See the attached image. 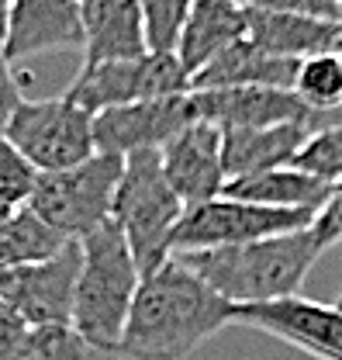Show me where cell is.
Returning a JSON list of instances; mask_svg holds the SVG:
<instances>
[{"label":"cell","mask_w":342,"mask_h":360,"mask_svg":"<svg viewBox=\"0 0 342 360\" xmlns=\"http://www.w3.org/2000/svg\"><path fill=\"white\" fill-rule=\"evenodd\" d=\"M125 156L114 153H93L84 163L66 170H45L35 180V191L28 198V208L63 239L80 243L86 232L111 219L114 191L121 180Z\"/></svg>","instance_id":"obj_5"},{"label":"cell","mask_w":342,"mask_h":360,"mask_svg":"<svg viewBox=\"0 0 342 360\" xmlns=\"http://www.w3.org/2000/svg\"><path fill=\"white\" fill-rule=\"evenodd\" d=\"M18 101H21V84L11 77L7 84H0V139H4V129H7V118H11V111L18 108Z\"/></svg>","instance_id":"obj_29"},{"label":"cell","mask_w":342,"mask_h":360,"mask_svg":"<svg viewBox=\"0 0 342 360\" xmlns=\"http://www.w3.org/2000/svg\"><path fill=\"white\" fill-rule=\"evenodd\" d=\"M246 39V7L239 0H194L180 42H176V59L194 77L204 70L214 56Z\"/></svg>","instance_id":"obj_17"},{"label":"cell","mask_w":342,"mask_h":360,"mask_svg":"<svg viewBox=\"0 0 342 360\" xmlns=\"http://www.w3.org/2000/svg\"><path fill=\"white\" fill-rule=\"evenodd\" d=\"M246 42L273 56H287V59L336 52L342 45V18H311V14H280V11L246 7Z\"/></svg>","instance_id":"obj_15"},{"label":"cell","mask_w":342,"mask_h":360,"mask_svg":"<svg viewBox=\"0 0 342 360\" xmlns=\"http://www.w3.org/2000/svg\"><path fill=\"white\" fill-rule=\"evenodd\" d=\"M163 174L183 201V208H194L201 201H211L225 191L228 174L221 160V129L211 122H190L159 149Z\"/></svg>","instance_id":"obj_13"},{"label":"cell","mask_w":342,"mask_h":360,"mask_svg":"<svg viewBox=\"0 0 342 360\" xmlns=\"http://www.w3.org/2000/svg\"><path fill=\"white\" fill-rule=\"evenodd\" d=\"M25 333H28V322L14 312L7 302H0V360L14 357V350L21 347Z\"/></svg>","instance_id":"obj_28"},{"label":"cell","mask_w":342,"mask_h":360,"mask_svg":"<svg viewBox=\"0 0 342 360\" xmlns=\"http://www.w3.org/2000/svg\"><path fill=\"white\" fill-rule=\"evenodd\" d=\"M232 326L266 333L318 360H342V309L325 302L291 295L277 302L232 305Z\"/></svg>","instance_id":"obj_11"},{"label":"cell","mask_w":342,"mask_h":360,"mask_svg":"<svg viewBox=\"0 0 342 360\" xmlns=\"http://www.w3.org/2000/svg\"><path fill=\"white\" fill-rule=\"evenodd\" d=\"M84 66L145 56V28L135 0H80Z\"/></svg>","instance_id":"obj_16"},{"label":"cell","mask_w":342,"mask_h":360,"mask_svg":"<svg viewBox=\"0 0 342 360\" xmlns=\"http://www.w3.org/2000/svg\"><path fill=\"white\" fill-rule=\"evenodd\" d=\"M311 129L301 122L263 125V129H228L221 132V160L228 180L249 177L270 167H284L298 156V149L311 139Z\"/></svg>","instance_id":"obj_19"},{"label":"cell","mask_w":342,"mask_h":360,"mask_svg":"<svg viewBox=\"0 0 342 360\" xmlns=\"http://www.w3.org/2000/svg\"><path fill=\"white\" fill-rule=\"evenodd\" d=\"M190 122H197L190 111V90L107 108L93 115V149L114 156H129L138 149H163Z\"/></svg>","instance_id":"obj_12"},{"label":"cell","mask_w":342,"mask_h":360,"mask_svg":"<svg viewBox=\"0 0 342 360\" xmlns=\"http://www.w3.org/2000/svg\"><path fill=\"white\" fill-rule=\"evenodd\" d=\"M336 56H339V63H342V45H339V49H336Z\"/></svg>","instance_id":"obj_33"},{"label":"cell","mask_w":342,"mask_h":360,"mask_svg":"<svg viewBox=\"0 0 342 360\" xmlns=\"http://www.w3.org/2000/svg\"><path fill=\"white\" fill-rule=\"evenodd\" d=\"M4 42H7V0H0V84H7L14 73H11V63L4 56Z\"/></svg>","instance_id":"obj_30"},{"label":"cell","mask_w":342,"mask_h":360,"mask_svg":"<svg viewBox=\"0 0 342 360\" xmlns=\"http://www.w3.org/2000/svg\"><path fill=\"white\" fill-rule=\"evenodd\" d=\"M39 167L18 149L11 146L7 139H0V205L18 212L28 205L32 191H35V180H39Z\"/></svg>","instance_id":"obj_25"},{"label":"cell","mask_w":342,"mask_h":360,"mask_svg":"<svg viewBox=\"0 0 342 360\" xmlns=\"http://www.w3.org/2000/svg\"><path fill=\"white\" fill-rule=\"evenodd\" d=\"M183 215V201L176 198L163 174L159 149L129 153L121 163V180L111 205V222L121 229L138 274H152L173 257V232Z\"/></svg>","instance_id":"obj_4"},{"label":"cell","mask_w":342,"mask_h":360,"mask_svg":"<svg viewBox=\"0 0 342 360\" xmlns=\"http://www.w3.org/2000/svg\"><path fill=\"white\" fill-rule=\"evenodd\" d=\"M11 360H121V354L93 347L73 326H35Z\"/></svg>","instance_id":"obj_22"},{"label":"cell","mask_w":342,"mask_h":360,"mask_svg":"<svg viewBox=\"0 0 342 360\" xmlns=\"http://www.w3.org/2000/svg\"><path fill=\"white\" fill-rule=\"evenodd\" d=\"M11 215H14V212H11V208H4V205H0V225L7 222V219H11Z\"/></svg>","instance_id":"obj_31"},{"label":"cell","mask_w":342,"mask_h":360,"mask_svg":"<svg viewBox=\"0 0 342 360\" xmlns=\"http://www.w3.org/2000/svg\"><path fill=\"white\" fill-rule=\"evenodd\" d=\"M294 94L311 111H342V63L336 52L304 56L294 73Z\"/></svg>","instance_id":"obj_23"},{"label":"cell","mask_w":342,"mask_h":360,"mask_svg":"<svg viewBox=\"0 0 342 360\" xmlns=\"http://www.w3.org/2000/svg\"><path fill=\"white\" fill-rule=\"evenodd\" d=\"M80 274V243H66L59 253L0 270V302L35 326H70Z\"/></svg>","instance_id":"obj_9"},{"label":"cell","mask_w":342,"mask_h":360,"mask_svg":"<svg viewBox=\"0 0 342 360\" xmlns=\"http://www.w3.org/2000/svg\"><path fill=\"white\" fill-rule=\"evenodd\" d=\"M329 191H332L329 180L284 163V167H270V170H259V174H249V177L228 180L221 194L239 198V201H253V205H270V208L318 212L322 201L329 198Z\"/></svg>","instance_id":"obj_20"},{"label":"cell","mask_w":342,"mask_h":360,"mask_svg":"<svg viewBox=\"0 0 342 360\" xmlns=\"http://www.w3.org/2000/svg\"><path fill=\"white\" fill-rule=\"evenodd\" d=\"M225 326H232V302L170 257L138 281L118 354L121 360H183Z\"/></svg>","instance_id":"obj_1"},{"label":"cell","mask_w":342,"mask_h":360,"mask_svg":"<svg viewBox=\"0 0 342 360\" xmlns=\"http://www.w3.org/2000/svg\"><path fill=\"white\" fill-rule=\"evenodd\" d=\"M336 309H342V288H339V295H336V302H332Z\"/></svg>","instance_id":"obj_32"},{"label":"cell","mask_w":342,"mask_h":360,"mask_svg":"<svg viewBox=\"0 0 342 360\" xmlns=\"http://www.w3.org/2000/svg\"><path fill=\"white\" fill-rule=\"evenodd\" d=\"M301 59L287 56H273L263 52L253 42H235L225 49L221 56H214L204 70H197L190 77V90H218V87H277L291 90L294 87V73H298Z\"/></svg>","instance_id":"obj_18"},{"label":"cell","mask_w":342,"mask_h":360,"mask_svg":"<svg viewBox=\"0 0 342 360\" xmlns=\"http://www.w3.org/2000/svg\"><path fill=\"white\" fill-rule=\"evenodd\" d=\"M173 257H180L225 302L253 305V302H277L298 295L322 250L308 229H298V232L266 236L242 246H214V250L173 253Z\"/></svg>","instance_id":"obj_2"},{"label":"cell","mask_w":342,"mask_h":360,"mask_svg":"<svg viewBox=\"0 0 342 360\" xmlns=\"http://www.w3.org/2000/svg\"><path fill=\"white\" fill-rule=\"evenodd\" d=\"M291 167H298L304 174H315L329 184L342 180V122L311 135L298 149V156L291 160Z\"/></svg>","instance_id":"obj_26"},{"label":"cell","mask_w":342,"mask_h":360,"mask_svg":"<svg viewBox=\"0 0 342 360\" xmlns=\"http://www.w3.org/2000/svg\"><path fill=\"white\" fill-rule=\"evenodd\" d=\"M138 281L142 274L131 260L121 229L111 219L97 225L80 239V274L70 326L93 347L118 350Z\"/></svg>","instance_id":"obj_3"},{"label":"cell","mask_w":342,"mask_h":360,"mask_svg":"<svg viewBox=\"0 0 342 360\" xmlns=\"http://www.w3.org/2000/svg\"><path fill=\"white\" fill-rule=\"evenodd\" d=\"M142 11V28L149 52H176L183 21L194 7V0H135Z\"/></svg>","instance_id":"obj_24"},{"label":"cell","mask_w":342,"mask_h":360,"mask_svg":"<svg viewBox=\"0 0 342 360\" xmlns=\"http://www.w3.org/2000/svg\"><path fill=\"white\" fill-rule=\"evenodd\" d=\"M256 11H280V14H311V18H342L339 0H239Z\"/></svg>","instance_id":"obj_27"},{"label":"cell","mask_w":342,"mask_h":360,"mask_svg":"<svg viewBox=\"0 0 342 360\" xmlns=\"http://www.w3.org/2000/svg\"><path fill=\"white\" fill-rule=\"evenodd\" d=\"M190 111L197 122H211L221 132L228 129H263L301 122L311 132H322L342 122V111H311L298 101L294 90L277 87H218L190 90Z\"/></svg>","instance_id":"obj_10"},{"label":"cell","mask_w":342,"mask_h":360,"mask_svg":"<svg viewBox=\"0 0 342 360\" xmlns=\"http://www.w3.org/2000/svg\"><path fill=\"white\" fill-rule=\"evenodd\" d=\"M187 90H190V77L180 66L176 52H145L135 59L80 66V73L73 77V84L63 97H70L90 115H97L107 108L152 101V97H173Z\"/></svg>","instance_id":"obj_8"},{"label":"cell","mask_w":342,"mask_h":360,"mask_svg":"<svg viewBox=\"0 0 342 360\" xmlns=\"http://www.w3.org/2000/svg\"><path fill=\"white\" fill-rule=\"evenodd\" d=\"M48 49H84L80 0H7V63Z\"/></svg>","instance_id":"obj_14"},{"label":"cell","mask_w":342,"mask_h":360,"mask_svg":"<svg viewBox=\"0 0 342 360\" xmlns=\"http://www.w3.org/2000/svg\"><path fill=\"white\" fill-rule=\"evenodd\" d=\"M66 243H73V239H63L59 232H52L25 205L0 225V270L18 267V264H32V260H45V257L59 253Z\"/></svg>","instance_id":"obj_21"},{"label":"cell","mask_w":342,"mask_h":360,"mask_svg":"<svg viewBox=\"0 0 342 360\" xmlns=\"http://www.w3.org/2000/svg\"><path fill=\"white\" fill-rule=\"evenodd\" d=\"M4 139L18 146L39 170H66L93 156V115L70 97L18 101L7 118Z\"/></svg>","instance_id":"obj_7"},{"label":"cell","mask_w":342,"mask_h":360,"mask_svg":"<svg viewBox=\"0 0 342 360\" xmlns=\"http://www.w3.org/2000/svg\"><path fill=\"white\" fill-rule=\"evenodd\" d=\"M315 212L304 208H270L239 201L228 194H218L211 201H201L194 208H183L180 225L173 232V253H194L214 246H242L266 236H284L311 225Z\"/></svg>","instance_id":"obj_6"}]
</instances>
